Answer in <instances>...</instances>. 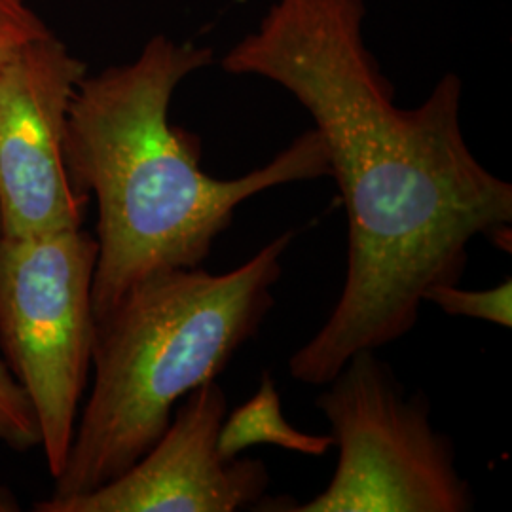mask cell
I'll return each instance as SVG.
<instances>
[{
	"label": "cell",
	"mask_w": 512,
	"mask_h": 512,
	"mask_svg": "<svg viewBox=\"0 0 512 512\" xmlns=\"http://www.w3.org/2000/svg\"><path fill=\"white\" fill-rule=\"evenodd\" d=\"M365 16L363 0H275L220 61L226 73L272 80L310 112L348 211L344 289L289 359L308 385L412 332L427 289L461 281L473 239L511 251L512 186L465 141L461 78L444 74L420 107H397L366 48Z\"/></svg>",
	"instance_id": "cell-1"
},
{
	"label": "cell",
	"mask_w": 512,
	"mask_h": 512,
	"mask_svg": "<svg viewBox=\"0 0 512 512\" xmlns=\"http://www.w3.org/2000/svg\"><path fill=\"white\" fill-rule=\"evenodd\" d=\"M211 63V48L158 35L133 61L86 74L74 90L65 160L74 186L93 196L99 211L95 319L148 275L202 266L249 198L330 177L315 128L243 177L207 175L200 137L173 126L169 107L184 78Z\"/></svg>",
	"instance_id": "cell-2"
},
{
	"label": "cell",
	"mask_w": 512,
	"mask_h": 512,
	"mask_svg": "<svg viewBox=\"0 0 512 512\" xmlns=\"http://www.w3.org/2000/svg\"><path fill=\"white\" fill-rule=\"evenodd\" d=\"M296 230L226 274L175 268L135 283L95 319L93 387L50 499L126 473L160 439L175 404L217 380L274 310L272 289Z\"/></svg>",
	"instance_id": "cell-3"
},
{
	"label": "cell",
	"mask_w": 512,
	"mask_h": 512,
	"mask_svg": "<svg viewBox=\"0 0 512 512\" xmlns=\"http://www.w3.org/2000/svg\"><path fill=\"white\" fill-rule=\"evenodd\" d=\"M315 404L340 458L325 492L279 512H467L475 495L456 467L454 442L431 423L425 395L408 397L376 349H359Z\"/></svg>",
	"instance_id": "cell-4"
},
{
	"label": "cell",
	"mask_w": 512,
	"mask_h": 512,
	"mask_svg": "<svg viewBox=\"0 0 512 512\" xmlns=\"http://www.w3.org/2000/svg\"><path fill=\"white\" fill-rule=\"evenodd\" d=\"M97 255V239L82 228L0 236V346L33 406L54 478L92 368Z\"/></svg>",
	"instance_id": "cell-5"
},
{
	"label": "cell",
	"mask_w": 512,
	"mask_h": 512,
	"mask_svg": "<svg viewBox=\"0 0 512 512\" xmlns=\"http://www.w3.org/2000/svg\"><path fill=\"white\" fill-rule=\"evenodd\" d=\"M86 63L54 33L0 65V236L82 226L90 196L65 160L67 112Z\"/></svg>",
	"instance_id": "cell-6"
},
{
	"label": "cell",
	"mask_w": 512,
	"mask_h": 512,
	"mask_svg": "<svg viewBox=\"0 0 512 512\" xmlns=\"http://www.w3.org/2000/svg\"><path fill=\"white\" fill-rule=\"evenodd\" d=\"M228 401L217 380L184 397L160 439L126 473L86 494L46 499L38 512H234L255 509L270 486L264 461L224 459Z\"/></svg>",
	"instance_id": "cell-7"
},
{
	"label": "cell",
	"mask_w": 512,
	"mask_h": 512,
	"mask_svg": "<svg viewBox=\"0 0 512 512\" xmlns=\"http://www.w3.org/2000/svg\"><path fill=\"white\" fill-rule=\"evenodd\" d=\"M256 444H272L319 458L332 448V437L302 433L285 420L279 391L272 376L264 372L255 395L226 414L219 433V452L224 459L238 458Z\"/></svg>",
	"instance_id": "cell-8"
},
{
	"label": "cell",
	"mask_w": 512,
	"mask_h": 512,
	"mask_svg": "<svg viewBox=\"0 0 512 512\" xmlns=\"http://www.w3.org/2000/svg\"><path fill=\"white\" fill-rule=\"evenodd\" d=\"M423 302L439 306L448 315L494 323L503 329L512 327L511 279L484 291H467L461 289L459 283L433 285L427 289Z\"/></svg>",
	"instance_id": "cell-9"
},
{
	"label": "cell",
	"mask_w": 512,
	"mask_h": 512,
	"mask_svg": "<svg viewBox=\"0 0 512 512\" xmlns=\"http://www.w3.org/2000/svg\"><path fill=\"white\" fill-rule=\"evenodd\" d=\"M0 440L16 450L40 444L33 406L4 363H0Z\"/></svg>",
	"instance_id": "cell-10"
},
{
	"label": "cell",
	"mask_w": 512,
	"mask_h": 512,
	"mask_svg": "<svg viewBox=\"0 0 512 512\" xmlns=\"http://www.w3.org/2000/svg\"><path fill=\"white\" fill-rule=\"evenodd\" d=\"M48 35L52 31L27 0H0V65Z\"/></svg>",
	"instance_id": "cell-11"
}]
</instances>
